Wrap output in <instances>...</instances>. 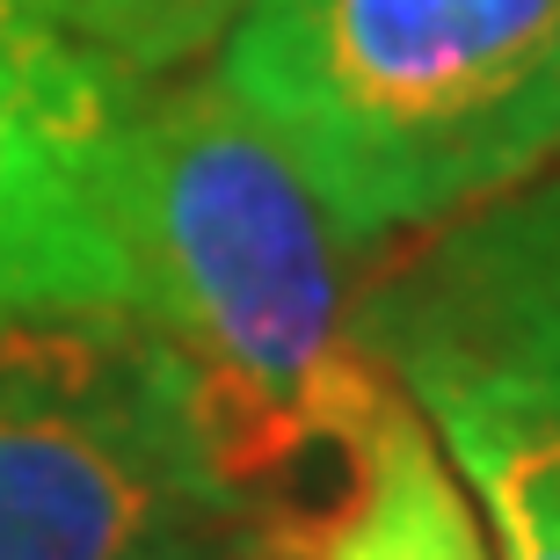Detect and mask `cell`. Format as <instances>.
I'll return each instance as SVG.
<instances>
[{
  "mask_svg": "<svg viewBox=\"0 0 560 560\" xmlns=\"http://www.w3.org/2000/svg\"><path fill=\"white\" fill-rule=\"evenodd\" d=\"M211 81L378 255L560 161V0H241Z\"/></svg>",
  "mask_w": 560,
  "mask_h": 560,
  "instance_id": "7a4b0ae2",
  "label": "cell"
},
{
  "mask_svg": "<svg viewBox=\"0 0 560 560\" xmlns=\"http://www.w3.org/2000/svg\"><path fill=\"white\" fill-rule=\"evenodd\" d=\"M211 532L161 342L131 313L0 328V560H139Z\"/></svg>",
  "mask_w": 560,
  "mask_h": 560,
  "instance_id": "3957f363",
  "label": "cell"
},
{
  "mask_svg": "<svg viewBox=\"0 0 560 560\" xmlns=\"http://www.w3.org/2000/svg\"><path fill=\"white\" fill-rule=\"evenodd\" d=\"M400 394L452 444L458 474L495 517L502 560H560V400L480 372L416 378Z\"/></svg>",
  "mask_w": 560,
  "mask_h": 560,
  "instance_id": "5b68a950",
  "label": "cell"
},
{
  "mask_svg": "<svg viewBox=\"0 0 560 560\" xmlns=\"http://www.w3.org/2000/svg\"><path fill=\"white\" fill-rule=\"evenodd\" d=\"M139 560H233L219 539H175V546H153V553H139Z\"/></svg>",
  "mask_w": 560,
  "mask_h": 560,
  "instance_id": "ba28073f",
  "label": "cell"
},
{
  "mask_svg": "<svg viewBox=\"0 0 560 560\" xmlns=\"http://www.w3.org/2000/svg\"><path fill=\"white\" fill-rule=\"evenodd\" d=\"M313 560H488L480 524L466 510V495H458V480L444 474L422 416L400 422L372 502L350 517V532L328 553H313Z\"/></svg>",
  "mask_w": 560,
  "mask_h": 560,
  "instance_id": "8992f818",
  "label": "cell"
},
{
  "mask_svg": "<svg viewBox=\"0 0 560 560\" xmlns=\"http://www.w3.org/2000/svg\"><path fill=\"white\" fill-rule=\"evenodd\" d=\"M125 241L131 320L175 372L219 546L328 553L416 416L364 328V248L219 81L139 88Z\"/></svg>",
  "mask_w": 560,
  "mask_h": 560,
  "instance_id": "6da1fadb",
  "label": "cell"
},
{
  "mask_svg": "<svg viewBox=\"0 0 560 560\" xmlns=\"http://www.w3.org/2000/svg\"><path fill=\"white\" fill-rule=\"evenodd\" d=\"M22 8L66 30L73 44H88L95 59H109L131 81L183 73L189 59L219 51V37L241 15V0H22Z\"/></svg>",
  "mask_w": 560,
  "mask_h": 560,
  "instance_id": "52a82bcc",
  "label": "cell"
},
{
  "mask_svg": "<svg viewBox=\"0 0 560 560\" xmlns=\"http://www.w3.org/2000/svg\"><path fill=\"white\" fill-rule=\"evenodd\" d=\"M131 73L0 0V328L131 313Z\"/></svg>",
  "mask_w": 560,
  "mask_h": 560,
  "instance_id": "277c9868",
  "label": "cell"
}]
</instances>
